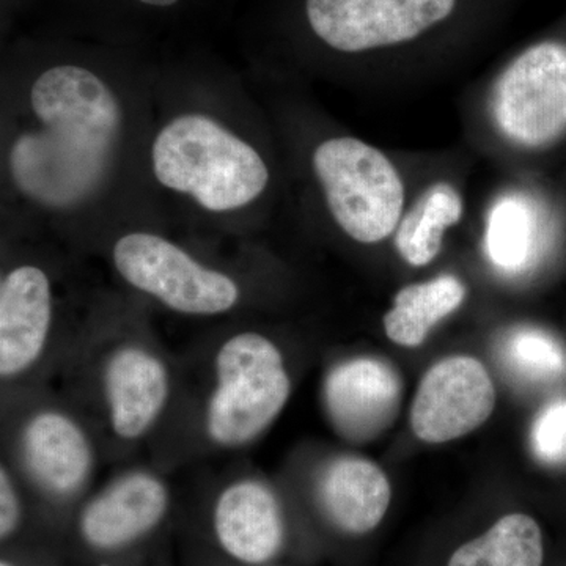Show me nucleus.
<instances>
[{
	"label": "nucleus",
	"instance_id": "nucleus-14",
	"mask_svg": "<svg viewBox=\"0 0 566 566\" xmlns=\"http://www.w3.org/2000/svg\"><path fill=\"white\" fill-rule=\"evenodd\" d=\"M212 527L223 553L245 565L266 564L285 539L281 502L260 476H234L219 491Z\"/></svg>",
	"mask_w": 566,
	"mask_h": 566
},
{
	"label": "nucleus",
	"instance_id": "nucleus-3",
	"mask_svg": "<svg viewBox=\"0 0 566 566\" xmlns=\"http://www.w3.org/2000/svg\"><path fill=\"white\" fill-rule=\"evenodd\" d=\"M208 378L197 422L205 444L219 452L259 441L292 397L281 346L260 331L227 335L211 354Z\"/></svg>",
	"mask_w": 566,
	"mask_h": 566
},
{
	"label": "nucleus",
	"instance_id": "nucleus-9",
	"mask_svg": "<svg viewBox=\"0 0 566 566\" xmlns=\"http://www.w3.org/2000/svg\"><path fill=\"white\" fill-rule=\"evenodd\" d=\"M457 0H305L312 31L345 54L398 46L441 24Z\"/></svg>",
	"mask_w": 566,
	"mask_h": 566
},
{
	"label": "nucleus",
	"instance_id": "nucleus-21",
	"mask_svg": "<svg viewBox=\"0 0 566 566\" xmlns=\"http://www.w3.org/2000/svg\"><path fill=\"white\" fill-rule=\"evenodd\" d=\"M532 449L546 464L566 461V398L553 401L539 412L532 427Z\"/></svg>",
	"mask_w": 566,
	"mask_h": 566
},
{
	"label": "nucleus",
	"instance_id": "nucleus-24",
	"mask_svg": "<svg viewBox=\"0 0 566 566\" xmlns=\"http://www.w3.org/2000/svg\"><path fill=\"white\" fill-rule=\"evenodd\" d=\"M0 566H13V565L9 564V562L3 560L2 564H0Z\"/></svg>",
	"mask_w": 566,
	"mask_h": 566
},
{
	"label": "nucleus",
	"instance_id": "nucleus-19",
	"mask_svg": "<svg viewBox=\"0 0 566 566\" xmlns=\"http://www.w3.org/2000/svg\"><path fill=\"white\" fill-rule=\"evenodd\" d=\"M532 214L516 197L495 203L488 219L485 245L495 268L505 273H520L534 256L536 240Z\"/></svg>",
	"mask_w": 566,
	"mask_h": 566
},
{
	"label": "nucleus",
	"instance_id": "nucleus-4",
	"mask_svg": "<svg viewBox=\"0 0 566 566\" xmlns=\"http://www.w3.org/2000/svg\"><path fill=\"white\" fill-rule=\"evenodd\" d=\"M312 170L331 218L354 243L394 237L406 211V186L385 151L353 136L319 142Z\"/></svg>",
	"mask_w": 566,
	"mask_h": 566
},
{
	"label": "nucleus",
	"instance_id": "nucleus-11",
	"mask_svg": "<svg viewBox=\"0 0 566 566\" xmlns=\"http://www.w3.org/2000/svg\"><path fill=\"white\" fill-rule=\"evenodd\" d=\"M494 406V385L483 364L469 356L447 357L417 387L412 431L428 444L455 441L482 427Z\"/></svg>",
	"mask_w": 566,
	"mask_h": 566
},
{
	"label": "nucleus",
	"instance_id": "nucleus-17",
	"mask_svg": "<svg viewBox=\"0 0 566 566\" xmlns=\"http://www.w3.org/2000/svg\"><path fill=\"white\" fill-rule=\"evenodd\" d=\"M465 300V285L455 275L444 274L431 281L412 283L395 294L385 315V331L394 344L416 348L427 340L431 329L452 315Z\"/></svg>",
	"mask_w": 566,
	"mask_h": 566
},
{
	"label": "nucleus",
	"instance_id": "nucleus-2",
	"mask_svg": "<svg viewBox=\"0 0 566 566\" xmlns=\"http://www.w3.org/2000/svg\"><path fill=\"white\" fill-rule=\"evenodd\" d=\"M153 175L163 188L210 212L243 210L263 196L271 172L260 151L210 115L180 114L153 139Z\"/></svg>",
	"mask_w": 566,
	"mask_h": 566
},
{
	"label": "nucleus",
	"instance_id": "nucleus-16",
	"mask_svg": "<svg viewBox=\"0 0 566 566\" xmlns=\"http://www.w3.org/2000/svg\"><path fill=\"white\" fill-rule=\"evenodd\" d=\"M463 196L447 181L434 182L405 211L395 230V248L411 266L433 262L442 251L446 233L463 219Z\"/></svg>",
	"mask_w": 566,
	"mask_h": 566
},
{
	"label": "nucleus",
	"instance_id": "nucleus-5",
	"mask_svg": "<svg viewBox=\"0 0 566 566\" xmlns=\"http://www.w3.org/2000/svg\"><path fill=\"white\" fill-rule=\"evenodd\" d=\"M112 266L132 286L174 314H230L243 300L232 274L212 268L163 234L133 230L115 240Z\"/></svg>",
	"mask_w": 566,
	"mask_h": 566
},
{
	"label": "nucleus",
	"instance_id": "nucleus-10",
	"mask_svg": "<svg viewBox=\"0 0 566 566\" xmlns=\"http://www.w3.org/2000/svg\"><path fill=\"white\" fill-rule=\"evenodd\" d=\"M55 326V293L48 271L22 262L0 277V379L24 381L50 353Z\"/></svg>",
	"mask_w": 566,
	"mask_h": 566
},
{
	"label": "nucleus",
	"instance_id": "nucleus-7",
	"mask_svg": "<svg viewBox=\"0 0 566 566\" xmlns=\"http://www.w3.org/2000/svg\"><path fill=\"white\" fill-rule=\"evenodd\" d=\"M490 118L505 142L543 150L566 136V43L532 44L502 70L490 92Z\"/></svg>",
	"mask_w": 566,
	"mask_h": 566
},
{
	"label": "nucleus",
	"instance_id": "nucleus-23",
	"mask_svg": "<svg viewBox=\"0 0 566 566\" xmlns=\"http://www.w3.org/2000/svg\"><path fill=\"white\" fill-rule=\"evenodd\" d=\"M139 2L145 3V6L159 7V9H166V7H172L175 6V3L180 2V0H139Z\"/></svg>",
	"mask_w": 566,
	"mask_h": 566
},
{
	"label": "nucleus",
	"instance_id": "nucleus-8",
	"mask_svg": "<svg viewBox=\"0 0 566 566\" xmlns=\"http://www.w3.org/2000/svg\"><path fill=\"white\" fill-rule=\"evenodd\" d=\"M11 447L14 472L51 501L76 497L95 475L91 430L66 406L43 401L25 409L14 427Z\"/></svg>",
	"mask_w": 566,
	"mask_h": 566
},
{
	"label": "nucleus",
	"instance_id": "nucleus-15",
	"mask_svg": "<svg viewBox=\"0 0 566 566\" xmlns=\"http://www.w3.org/2000/svg\"><path fill=\"white\" fill-rule=\"evenodd\" d=\"M316 497L324 515L338 531L364 535L385 520L392 488L385 472L371 461L340 455L319 472Z\"/></svg>",
	"mask_w": 566,
	"mask_h": 566
},
{
	"label": "nucleus",
	"instance_id": "nucleus-1",
	"mask_svg": "<svg viewBox=\"0 0 566 566\" xmlns=\"http://www.w3.org/2000/svg\"><path fill=\"white\" fill-rule=\"evenodd\" d=\"M28 109L31 123L7 150L11 188L46 212L80 210L102 191L117 158L120 98L95 71L63 63L33 80Z\"/></svg>",
	"mask_w": 566,
	"mask_h": 566
},
{
	"label": "nucleus",
	"instance_id": "nucleus-12",
	"mask_svg": "<svg viewBox=\"0 0 566 566\" xmlns=\"http://www.w3.org/2000/svg\"><path fill=\"white\" fill-rule=\"evenodd\" d=\"M170 509V488L158 472L132 468L99 488L80 513L85 545L115 553L136 545L163 523Z\"/></svg>",
	"mask_w": 566,
	"mask_h": 566
},
{
	"label": "nucleus",
	"instance_id": "nucleus-13",
	"mask_svg": "<svg viewBox=\"0 0 566 566\" xmlns=\"http://www.w3.org/2000/svg\"><path fill=\"white\" fill-rule=\"evenodd\" d=\"M400 398V378L374 357L334 365L323 382L324 409L346 441H370L385 431L397 416Z\"/></svg>",
	"mask_w": 566,
	"mask_h": 566
},
{
	"label": "nucleus",
	"instance_id": "nucleus-6",
	"mask_svg": "<svg viewBox=\"0 0 566 566\" xmlns=\"http://www.w3.org/2000/svg\"><path fill=\"white\" fill-rule=\"evenodd\" d=\"M92 375L104 427L122 444L150 436L172 403L169 357L139 335L125 334L99 346Z\"/></svg>",
	"mask_w": 566,
	"mask_h": 566
},
{
	"label": "nucleus",
	"instance_id": "nucleus-18",
	"mask_svg": "<svg viewBox=\"0 0 566 566\" xmlns=\"http://www.w3.org/2000/svg\"><path fill=\"white\" fill-rule=\"evenodd\" d=\"M543 557L542 528L534 517L513 513L458 547L447 566H542Z\"/></svg>",
	"mask_w": 566,
	"mask_h": 566
},
{
	"label": "nucleus",
	"instance_id": "nucleus-20",
	"mask_svg": "<svg viewBox=\"0 0 566 566\" xmlns=\"http://www.w3.org/2000/svg\"><path fill=\"white\" fill-rule=\"evenodd\" d=\"M505 359L516 374L535 381L565 375L566 353L557 340L538 329H520L505 344Z\"/></svg>",
	"mask_w": 566,
	"mask_h": 566
},
{
	"label": "nucleus",
	"instance_id": "nucleus-22",
	"mask_svg": "<svg viewBox=\"0 0 566 566\" xmlns=\"http://www.w3.org/2000/svg\"><path fill=\"white\" fill-rule=\"evenodd\" d=\"M20 476L10 464L0 468V536L10 538L20 527L22 501Z\"/></svg>",
	"mask_w": 566,
	"mask_h": 566
}]
</instances>
